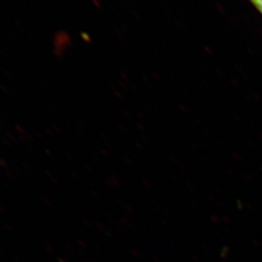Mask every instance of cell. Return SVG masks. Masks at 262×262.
<instances>
[{
    "label": "cell",
    "mask_w": 262,
    "mask_h": 262,
    "mask_svg": "<svg viewBox=\"0 0 262 262\" xmlns=\"http://www.w3.org/2000/svg\"><path fill=\"white\" fill-rule=\"evenodd\" d=\"M250 1L252 3L253 5L257 9V10L260 11L262 15V0H250Z\"/></svg>",
    "instance_id": "obj_1"
}]
</instances>
